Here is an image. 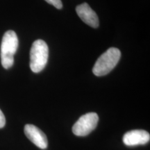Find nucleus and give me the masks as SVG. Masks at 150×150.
Listing matches in <instances>:
<instances>
[{"instance_id":"obj_1","label":"nucleus","mask_w":150,"mask_h":150,"mask_svg":"<svg viewBox=\"0 0 150 150\" xmlns=\"http://www.w3.org/2000/svg\"><path fill=\"white\" fill-rule=\"evenodd\" d=\"M121 57L120 50L110 47L99 57L93 68V72L95 76H105L116 66Z\"/></svg>"},{"instance_id":"obj_2","label":"nucleus","mask_w":150,"mask_h":150,"mask_svg":"<svg viewBox=\"0 0 150 150\" xmlns=\"http://www.w3.org/2000/svg\"><path fill=\"white\" fill-rule=\"evenodd\" d=\"M18 47V38L16 32L7 31L1 44V63L4 68L9 69L14 63V55Z\"/></svg>"},{"instance_id":"obj_3","label":"nucleus","mask_w":150,"mask_h":150,"mask_svg":"<svg viewBox=\"0 0 150 150\" xmlns=\"http://www.w3.org/2000/svg\"><path fill=\"white\" fill-rule=\"evenodd\" d=\"M48 56L47 43L40 39L34 41L30 50V68L33 72L38 73L45 67Z\"/></svg>"},{"instance_id":"obj_4","label":"nucleus","mask_w":150,"mask_h":150,"mask_svg":"<svg viewBox=\"0 0 150 150\" xmlns=\"http://www.w3.org/2000/svg\"><path fill=\"white\" fill-rule=\"evenodd\" d=\"M99 117L96 112H88L81 116L72 127V132L75 136H86L96 128Z\"/></svg>"},{"instance_id":"obj_5","label":"nucleus","mask_w":150,"mask_h":150,"mask_svg":"<svg viewBox=\"0 0 150 150\" xmlns=\"http://www.w3.org/2000/svg\"><path fill=\"white\" fill-rule=\"evenodd\" d=\"M24 134L28 139L42 149H45L48 146V140L43 131L33 125H26L24 129Z\"/></svg>"},{"instance_id":"obj_6","label":"nucleus","mask_w":150,"mask_h":150,"mask_svg":"<svg viewBox=\"0 0 150 150\" xmlns=\"http://www.w3.org/2000/svg\"><path fill=\"white\" fill-rule=\"evenodd\" d=\"M122 140L127 146L145 145L149 142L150 135L145 130L137 129L127 132L124 135Z\"/></svg>"},{"instance_id":"obj_7","label":"nucleus","mask_w":150,"mask_h":150,"mask_svg":"<svg viewBox=\"0 0 150 150\" xmlns=\"http://www.w3.org/2000/svg\"><path fill=\"white\" fill-rule=\"evenodd\" d=\"M76 11L79 17L86 24L93 28L99 27V18L97 15L87 3H83L77 6Z\"/></svg>"},{"instance_id":"obj_8","label":"nucleus","mask_w":150,"mask_h":150,"mask_svg":"<svg viewBox=\"0 0 150 150\" xmlns=\"http://www.w3.org/2000/svg\"><path fill=\"white\" fill-rule=\"evenodd\" d=\"M50 4L53 5L58 9H61L63 7V4H62L61 0H45Z\"/></svg>"},{"instance_id":"obj_9","label":"nucleus","mask_w":150,"mask_h":150,"mask_svg":"<svg viewBox=\"0 0 150 150\" xmlns=\"http://www.w3.org/2000/svg\"><path fill=\"white\" fill-rule=\"evenodd\" d=\"M6 125V118L4 113L0 109V129L3 128Z\"/></svg>"}]
</instances>
